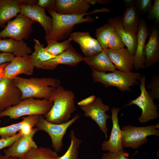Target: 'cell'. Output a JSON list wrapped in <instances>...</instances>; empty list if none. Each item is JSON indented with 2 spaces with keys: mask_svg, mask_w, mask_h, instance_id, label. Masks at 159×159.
Here are the masks:
<instances>
[{
  "mask_svg": "<svg viewBox=\"0 0 159 159\" xmlns=\"http://www.w3.org/2000/svg\"><path fill=\"white\" fill-rule=\"evenodd\" d=\"M53 104L52 101L46 99H26L0 112V118L7 116L10 119H16L26 115H45L49 111Z\"/></svg>",
  "mask_w": 159,
  "mask_h": 159,
  "instance_id": "5b68a950",
  "label": "cell"
},
{
  "mask_svg": "<svg viewBox=\"0 0 159 159\" xmlns=\"http://www.w3.org/2000/svg\"><path fill=\"white\" fill-rule=\"evenodd\" d=\"M22 135V134L19 132L11 137L5 138H1L0 139V150L7 147H9Z\"/></svg>",
  "mask_w": 159,
  "mask_h": 159,
  "instance_id": "8d00e7d4",
  "label": "cell"
},
{
  "mask_svg": "<svg viewBox=\"0 0 159 159\" xmlns=\"http://www.w3.org/2000/svg\"><path fill=\"white\" fill-rule=\"evenodd\" d=\"M56 2V0H39L37 5L44 9L54 11Z\"/></svg>",
  "mask_w": 159,
  "mask_h": 159,
  "instance_id": "f35d334b",
  "label": "cell"
},
{
  "mask_svg": "<svg viewBox=\"0 0 159 159\" xmlns=\"http://www.w3.org/2000/svg\"><path fill=\"white\" fill-rule=\"evenodd\" d=\"M144 53L145 68L152 66L159 61V33L156 29L152 30L149 40L145 46Z\"/></svg>",
  "mask_w": 159,
  "mask_h": 159,
  "instance_id": "603a6c76",
  "label": "cell"
},
{
  "mask_svg": "<svg viewBox=\"0 0 159 159\" xmlns=\"http://www.w3.org/2000/svg\"><path fill=\"white\" fill-rule=\"evenodd\" d=\"M83 61L91 68L99 72H112L116 70L108 56L107 49H103L101 52L94 56L84 57Z\"/></svg>",
  "mask_w": 159,
  "mask_h": 159,
  "instance_id": "cb8c5ba5",
  "label": "cell"
},
{
  "mask_svg": "<svg viewBox=\"0 0 159 159\" xmlns=\"http://www.w3.org/2000/svg\"><path fill=\"white\" fill-rule=\"evenodd\" d=\"M35 22L20 13L15 19L8 21L5 28L0 32V38L9 37L17 40L27 39Z\"/></svg>",
  "mask_w": 159,
  "mask_h": 159,
  "instance_id": "9c48e42d",
  "label": "cell"
},
{
  "mask_svg": "<svg viewBox=\"0 0 159 159\" xmlns=\"http://www.w3.org/2000/svg\"><path fill=\"white\" fill-rule=\"evenodd\" d=\"M96 98L94 95H91L78 102L77 105L80 107L90 105L95 101Z\"/></svg>",
  "mask_w": 159,
  "mask_h": 159,
  "instance_id": "60d3db41",
  "label": "cell"
},
{
  "mask_svg": "<svg viewBox=\"0 0 159 159\" xmlns=\"http://www.w3.org/2000/svg\"><path fill=\"white\" fill-rule=\"evenodd\" d=\"M49 148H32L22 159H57L59 155Z\"/></svg>",
  "mask_w": 159,
  "mask_h": 159,
  "instance_id": "f1b7e54d",
  "label": "cell"
},
{
  "mask_svg": "<svg viewBox=\"0 0 159 159\" xmlns=\"http://www.w3.org/2000/svg\"><path fill=\"white\" fill-rule=\"evenodd\" d=\"M146 77L144 75L142 76L140 80V95L134 100H131L127 103V106L135 105L142 110L141 115L138 117L139 122L143 123H147L151 120H155L159 117L157 105L153 102V100L150 96L146 90L145 85Z\"/></svg>",
  "mask_w": 159,
  "mask_h": 159,
  "instance_id": "ba28073f",
  "label": "cell"
},
{
  "mask_svg": "<svg viewBox=\"0 0 159 159\" xmlns=\"http://www.w3.org/2000/svg\"><path fill=\"white\" fill-rule=\"evenodd\" d=\"M83 60V56L70 44L63 52L45 62L41 69L52 70L60 64L75 66Z\"/></svg>",
  "mask_w": 159,
  "mask_h": 159,
  "instance_id": "9a60e30c",
  "label": "cell"
},
{
  "mask_svg": "<svg viewBox=\"0 0 159 159\" xmlns=\"http://www.w3.org/2000/svg\"><path fill=\"white\" fill-rule=\"evenodd\" d=\"M38 131L37 127L34 128L29 135H22L8 148L4 150V155L8 157L22 159L32 148L38 147L33 137Z\"/></svg>",
  "mask_w": 159,
  "mask_h": 159,
  "instance_id": "5bb4252c",
  "label": "cell"
},
{
  "mask_svg": "<svg viewBox=\"0 0 159 159\" xmlns=\"http://www.w3.org/2000/svg\"><path fill=\"white\" fill-rule=\"evenodd\" d=\"M24 123V121L22 120L18 123L0 127V136L1 138H7L15 135L17 132L20 130Z\"/></svg>",
  "mask_w": 159,
  "mask_h": 159,
  "instance_id": "d6a6232c",
  "label": "cell"
},
{
  "mask_svg": "<svg viewBox=\"0 0 159 159\" xmlns=\"http://www.w3.org/2000/svg\"><path fill=\"white\" fill-rule=\"evenodd\" d=\"M80 117L78 114H77L66 123L55 124L48 122L43 115H40L36 126L39 131H44L49 135L52 140V147L54 150L58 153L62 150L63 145V139L67 129Z\"/></svg>",
  "mask_w": 159,
  "mask_h": 159,
  "instance_id": "52a82bcc",
  "label": "cell"
},
{
  "mask_svg": "<svg viewBox=\"0 0 159 159\" xmlns=\"http://www.w3.org/2000/svg\"><path fill=\"white\" fill-rule=\"evenodd\" d=\"M112 127L109 140L104 141L102 145L104 151L115 152L123 150L122 145V131L119 124L118 115L120 108L114 107L111 109Z\"/></svg>",
  "mask_w": 159,
  "mask_h": 159,
  "instance_id": "2e32d148",
  "label": "cell"
},
{
  "mask_svg": "<svg viewBox=\"0 0 159 159\" xmlns=\"http://www.w3.org/2000/svg\"><path fill=\"white\" fill-rule=\"evenodd\" d=\"M88 4L90 5H94L97 3L101 4H105L108 3L110 1L108 0H86Z\"/></svg>",
  "mask_w": 159,
  "mask_h": 159,
  "instance_id": "7bdbcfd3",
  "label": "cell"
},
{
  "mask_svg": "<svg viewBox=\"0 0 159 159\" xmlns=\"http://www.w3.org/2000/svg\"><path fill=\"white\" fill-rule=\"evenodd\" d=\"M19 4L26 5H37L38 0H16Z\"/></svg>",
  "mask_w": 159,
  "mask_h": 159,
  "instance_id": "b9f144b4",
  "label": "cell"
},
{
  "mask_svg": "<svg viewBox=\"0 0 159 159\" xmlns=\"http://www.w3.org/2000/svg\"><path fill=\"white\" fill-rule=\"evenodd\" d=\"M52 19V25L50 32L45 35L46 41H57L67 38L74 26L76 24L85 22H92L93 19L90 16L85 17L86 15L99 12H105V8L96 9L86 14H59L54 11L47 10Z\"/></svg>",
  "mask_w": 159,
  "mask_h": 159,
  "instance_id": "7a4b0ae2",
  "label": "cell"
},
{
  "mask_svg": "<svg viewBox=\"0 0 159 159\" xmlns=\"http://www.w3.org/2000/svg\"><path fill=\"white\" fill-rule=\"evenodd\" d=\"M72 41L70 37L68 39L62 42L53 40L47 41V45L45 47L46 51L54 56H57L64 51L70 44Z\"/></svg>",
  "mask_w": 159,
  "mask_h": 159,
  "instance_id": "4dcf8cb0",
  "label": "cell"
},
{
  "mask_svg": "<svg viewBox=\"0 0 159 159\" xmlns=\"http://www.w3.org/2000/svg\"><path fill=\"white\" fill-rule=\"evenodd\" d=\"M8 63H6L0 64V79L4 77L5 68Z\"/></svg>",
  "mask_w": 159,
  "mask_h": 159,
  "instance_id": "ee69618b",
  "label": "cell"
},
{
  "mask_svg": "<svg viewBox=\"0 0 159 159\" xmlns=\"http://www.w3.org/2000/svg\"><path fill=\"white\" fill-rule=\"evenodd\" d=\"M159 125L145 127L126 125L122 128V145L124 148L136 149L148 142L147 137L151 135L159 136Z\"/></svg>",
  "mask_w": 159,
  "mask_h": 159,
  "instance_id": "8992f818",
  "label": "cell"
},
{
  "mask_svg": "<svg viewBox=\"0 0 159 159\" xmlns=\"http://www.w3.org/2000/svg\"><path fill=\"white\" fill-rule=\"evenodd\" d=\"M34 68L30 55L14 57L5 67L4 77L14 79L21 74L31 75Z\"/></svg>",
  "mask_w": 159,
  "mask_h": 159,
  "instance_id": "4fadbf2b",
  "label": "cell"
},
{
  "mask_svg": "<svg viewBox=\"0 0 159 159\" xmlns=\"http://www.w3.org/2000/svg\"><path fill=\"white\" fill-rule=\"evenodd\" d=\"M129 154L124 150L115 152H108L104 153L101 159H132L128 158Z\"/></svg>",
  "mask_w": 159,
  "mask_h": 159,
  "instance_id": "e575fe53",
  "label": "cell"
},
{
  "mask_svg": "<svg viewBox=\"0 0 159 159\" xmlns=\"http://www.w3.org/2000/svg\"><path fill=\"white\" fill-rule=\"evenodd\" d=\"M75 95L72 90L59 85L55 88L49 100L53 105L44 115L48 122L55 124L66 123L71 119L72 115L76 110Z\"/></svg>",
  "mask_w": 159,
  "mask_h": 159,
  "instance_id": "6da1fadb",
  "label": "cell"
},
{
  "mask_svg": "<svg viewBox=\"0 0 159 159\" xmlns=\"http://www.w3.org/2000/svg\"><path fill=\"white\" fill-rule=\"evenodd\" d=\"M137 33L136 48L133 56V68L136 70L145 68V58L144 50L148 36V30L146 24L143 20L140 22Z\"/></svg>",
  "mask_w": 159,
  "mask_h": 159,
  "instance_id": "ffe728a7",
  "label": "cell"
},
{
  "mask_svg": "<svg viewBox=\"0 0 159 159\" xmlns=\"http://www.w3.org/2000/svg\"><path fill=\"white\" fill-rule=\"evenodd\" d=\"M121 21L126 29L137 34L139 22L136 9L135 6L126 9L121 18Z\"/></svg>",
  "mask_w": 159,
  "mask_h": 159,
  "instance_id": "4316f807",
  "label": "cell"
},
{
  "mask_svg": "<svg viewBox=\"0 0 159 159\" xmlns=\"http://www.w3.org/2000/svg\"><path fill=\"white\" fill-rule=\"evenodd\" d=\"M152 0H137L135 1L136 8L142 13L149 12L152 6Z\"/></svg>",
  "mask_w": 159,
  "mask_h": 159,
  "instance_id": "d590c367",
  "label": "cell"
},
{
  "mask_svg": "<svg viewBox=\"0 0 159 159\" xmlns=\"http://www.w3.org/2000/svg\"><path fill=\"white\" fill-rule=\"evenodd\" d=\"M19 5L20 13L35 22H38L44 29L45 34L50 32L52 25V19L46 14L44 9L37 5Z\"/></svg>",
  "mask_w": 159,
  "mask_h": 159,
  "instance_id": "ac0fdd59",
  "label": "cell"
},
{
  "mask_svg": "<svg viewBox=\"0 0 159 159\" xmlns=\"http://www.w3.org/2000/svg\"><path fill=\"white\" fill-rule=\"evenodd\" d=\"M121 18L118 16L111 18L108 19L107 24L115 28L127 49L134 56L136 48L137 34L130 32L124 27Z\"/></svg>",
  "mask_w": 159,
  "mask_h": 159,
  "instance_id": "7402d4cb",
  "label": "cell"
},
{
  "mask_svg": "<svg viewBox=\"0 0 159 159\" xmlns=\"http://www.w3.org/2000/svg\"><path fill=\"white\" fill-rule=\"evenodd\" d=\"M0 51L11 54L14 57L29 55L32 52L31 48L23 40H17L11 38L0 39Z\"/></svg>",
  "mask_w": 159,
  "mask_h": 159,
  "instance_id": "d4e9b609",
  "label": "cell"
},
{
  "mask_svg": "<svg viewBox=\"0 0 159 159\" xmlns=\"http://www.w3.org/2000/svg\"><path fill=\"white\" fill-rule=\"evenodd\" d=\"M95 35L103 49L117 50L125 46L115 28L108 24L97 29Z\"/></svg>",
  "mask_w": 159,
  "mask_h": 159,
  "instance_id": "7c38bea8",
  "label": "cell"
},
{
  "mask_svg": "<svg viewBox=\"0 0 159 159\" xmlns=\"http://www.w3.org/2000/svg\"><path fill=\"white\" fill-rule=\"evenodd\" d=\"M14 80L21 92V100L30 98L49 100L55 88L60 84L59 80L51 77L26 78L17 76Z\"/></svg>",
  "mask_w": 159,
  "mask_h": 159,
  "instance_id": "3957f363",
  "label": "cell"
},
{
  "mask_svg": "<svg viewBox=\"0 0 159 159\" xmlns=\"http://www.w3.org/2000/svg\"><path fill=\"white\" fill-rule=\"evenodd\" d=\"M34 51L30 57L34 67L41 69L42 64L45 62L51 59L56 56L48 53L45 48L37 39H34Z\"/></svg>",
  "mask_w": 159,
  "mask_h": 159,
  "instance_id": "83f0119b",
  "label": "cell"
},
{
  "mask_svg": "<svg viewBox=\"0 0 159 159\" xmlns=\"http://www.w3.org/2000/svg\"><path fill=\"white\" fill-rule=\"evenodd\" d=\"M72 40L78 43L80 46L82 52L85 57L95 55L103 50L97 40L92 37L88 32H76L69 34Z\"/></svg>",
  "mask_w": 159,
  "mask_h": 159,
  "instance_id": "e0dca14e",
  "label": "cell"
},
{
  "mask_svg": "<svg viewBox=\"0 0 159 159\" xmlns=\"http://www.w3.org/2000/svg\"><path fill=\"white\" fill-rule=\"evenodd\" d=\"M123 1L127 8L134 6L135 1L134 0H124Z\"/></svg>",
  "mask_w": 159,
  "mask_h": 159,
  "instance_id": "f6af8a7d",
  "label": "cell"
},
{
  "mask_svg": "<svg viewBox=\"0 0 159 159\" xmlns=\"http://www.w3.org/2000/svg\"><path fill=\"white\" fill-rule=\"evenodd\" d=\"M149 17L155 19L156 23L159 21V0H155L153 5L149 11Z\"/></svg>",
  "mask_w": 159,
  "mask_h": 159,
  "instance_id": "74e56055",
  "label": "cell"
},
{
  "mask_svg": "<svg viewBox=\"0 0 159 159\" xmlns=\"http://www.w3.org/2000/svg\"><path fill=\"white\" fill-rule=\"evenodd\" d=\"M108 56L116 69L124 72H131L133 69L134 56L127 48L117 50L107 49Z\"/></svg>",
  "mask_w": 159,
  "mask_h": 159,
  "instance_id": "d6986e66",
  "label": "cell"
},
{
  "mask_svg": "<svg viewBox=\"0 0 159 159\" xmlns=\"http://www.w3.org/2000/svg\"><path fill=\"white\" fill-rule=\"evenodd\" d=\"M21 95L14 79H0V112L19 103L22 100Z\"/></svg>",
  "mask_w": 159,
  "mask_h": 159,
  "instance_id": "8fae6325",
  "label": "cell"
},
{
  "mask_svg": "<svg viewBox=\"0 0 159 159\" xmlns=\"http://www.w3.org/2000/svg\"><path fill=\"white\" fill-rule=\"evenodd\" d=\"M20 12L16 0H0V26L4 25Z\"/></svg>",
  "mask_w": 159,
  "mask_h": 159,
  "instance_id": "484cf974",
  "label": "cell"
},
{
  "mask_svg": "<svg viewBox=\"0 0 159 159\" xmlns=\"http://www.w3.org/2000/svg\"><path fill=\"white\" fill-rule=\"evenodd\" d=\"M149 90L148 93L153 100L159 99V76L158 74L154 75L146 85Z\"/></svg>",
  "mask_w": 159,
  "mask_h": 159,
  "instance_id": "836d02e7",
  "label": "cell"
},
{
  "mask_svg": "<svg viewBox=\"0 0 159 159\" xmlns=\"http://www.w3.org/2000/svg\"><path fill=\"white\" fill-rule=\"evenodd\" d=\"M90 6L86 0H56L54 11L61 14L80 15L87 13Z\"/></svg>",
  "mask_w": 159,
  "mask_h": 159,
  "instance_id": "44dd1931",
  "label": "cell"
},
{
  "mask_svg": "<svg viewBox=\"0 0 159 159\" xmlns=\"http://www.w3.org/2000/svg\"><path fill=\"white\" fill-rule=\"evenodd\" d=\"M94 82L100 83L106 88L114 87L122 92L131 91L130 87L140 85L141 75L139 72H124L115 70L107 73L99 72L91 68Z\"/></svg>",
  "mask_w": 159,
  "mask_h": 159,
  "instance_id": "277c9868",
  "label": "cell"
},
{
  "mask_svg": "<svg viewBox=\"0 0 159 159\" xmlns=\"http://www.w3.org/2000/svg\"><path fill=\"white\" fill-rule=\"evenodd\" d=\"M39 117V115H32L22 117L24 123L19 132L24 136L30 135L33 130V127L37 124Z\"/></svg>",
  "mask_w": 159,
  "mask_h": 159,
  "instance_id": "1f68e13d",
  "label": "cell"
},
{
  "mask_svg": "<svg viewBox=\"0 0 159 159\" xmlns=\"http://www.w3.org/2000/svg\"><path fill=\"white\" fill-rule=\"evenodd\" d=\"M14 57L12 54L9 53H0V64L10 62Z\"/></svg>",
  "mask_w": 159,
  "mask_h": 159,
  "instance_id": "ab89813d",
  "label": "cell"
},
{
  "mask_svg": "<svg viewBox=\"0 0 159 159\" xmlns=\"http://www.w3.org/2000/svg\"><path fill=\"white\" fill-rule=\"evenodd\" d=\"M80 107L84 112V116L90 118L97 123L105 134L107 140L108 130L107 127L106 122L110 116L106 114V112L110 110L109 106L104 104L100 98L97 97L92 104Z\"/></svg>",
  "mask_w": 159,
  "mask_h": 159,
  "instance_id": "30bf717a",
  "label": "cell"
},
{
  "mask_svg": "<svg viewBox=\"0 0 159 159\" xmlns=\"http://www.w3.org/2000/svg\"><path fill=\"white\" fill-rule=\"evenodd\" d=\"M69 136L71 142L67 150L64 155L57 159H78V150L82 140L75 136L73 130H70Z\"/></svg>",
  "mask_w": 159,
  "mask_h": 159,
  "instance_id": "f546056e",
  "label": "cell"
},
{
  "mask_svg": "<svg viewBox=\"0 0 159 159\" xmlns=\"http://www.w3.org/2000/svg\"><path fill=\"white\" fill-rule=\"evenodd\" d=\"M0 159H21L18 158H13L11 157H8L5 156V155H3L0 153Z\"/></svg>",
  "mask_w": 159,
  "mask_h": 159,
  "instance_id": "bcb514c9",
  "label": "cell"
}]
</instances>
